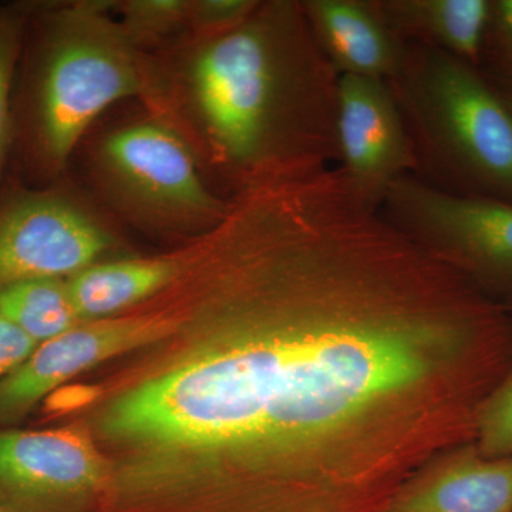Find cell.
<instances>
[{
	"instance_id": "obj_3",
	"label": "cell",
	"mask_w": 512,
	"mask_h": 512,
	"mask_svg": "<svg viewBox=\"0 0 512 512\" xmlns=\"http://www.w3.org/2000/svg\"><path fill=\"white\" fill-rule=\"evenodd\" d=\"M113 8L114 2H33L13 94L12 141L30 181L63 173L110 106L147 97L150 59L128 39Z\"/></svg>"
},
{
	"instance_id": "obj_24",
	"label": "cell",
	"mask_w": 512,
	"mask_h": 512,
	"mask_svg": "<svg viewBox=\"0 0 512 512\" xmlns=\"http://www.w3.org/2000/svg\"><path fill=\"white\" fill-rule=\"evenodd\" d=\"M0 512H5V511L0 510Z\"/></svg>"
},
{
	"instance_id": "obj_17",
	"label": "cell",
	"mask_w": 512,
	"mask_h": 512,
	"mask_svg": "<svg viewBox=\"0 0 512 512\" xmlns=\"http://www.w3.org/2000/svg\"><path fill=\"white\" fill-rule=\"evenodd\" d=\"M119 5L121 28L141 52L188 32L191 0H128Z\"/></svg>"
},
{
	"instance_id": "obj_8",
	"label": "cell",
	"mask_w": 512,
	"mask_h": 512,
	"mask_svg": "<svg viewBox=\"0 0 512 512\" xmlns=\"http://www.w3.org/2000/svg\"><path fill=\"white\" fill-rule=\"evenodd\" d=\"M336 143L335 170L373 211H380L392 185L416 168L402 114L384 80L339 76Z\"/></svg>"
},
{
	"instance_id": "obj_18",
	"label": "cell",
	"mask_w": 512,
	"mask_h": 512,
	"mask_svg": "<svg viewBox=\"0 0 512 512\" xmlns=\"http://www.w3.org/2000/svg\"><path fill=\"white\" fill-rule=\"evenodd\" d=\"M474 443L484 456H512V357L481 406Z\"/></svg>"
},
{
	"instance_id": "obj_20",
	"label": "cell",
	"mask_w": 512,
	"mask_h": 512,
	"mask_svg": "<svg viewBox=\"0 0 512 512\" xmlns=\"http://www.w3.org/2000/svg\"><path fill=\"white\" fill-rule=\"evenodd\" d=\"M485 45L493 47L495 56L508 70V80H512V0L491 2Z\"/></svg>"
},
{
	"instance_id": "obj_16",
	"label": "cell",
	"mask_w": 512,
	"mask_h": 512,
	"mask_svg": "<svg viewBox=\"0 0 512 512\" xmlns=\"http://www.w3.org/2000/svg\"><path fill=\"white\" fill-rule=\"evenodd\" d=\"M33 2L0 5V183L13 141V94Z\"/></svg>"
},
{
	"instance_id": "obj_22",
	"label": "cell",
	"mask_w": 512,
	"mask_h": 512,
	"mask_svg": "<svg viewBox=\"0 0 512 512\" xmlns=\"http://www.w3.org/2000/svg\"><path fill=\"white\" fill-rule=\"evenodd\" d=\"M498 86L500 87L494 86L495 90L503 97L505 104L512 113V80L504 79L503 82L498 83Z\"/></svg>"
},
{
	"instance_id": "obj_23",
	"label": "cell",
	"mask_w": 512,
	"mask_h": 512,
	"mask_svg": "<svg viewBox=\"0 0 512 512\" xmlns=\"http://www.w3.org/2000/svg\"><path fill=\"white\" fill-rule=\"evenodd\" d=\"M503 306L508 312L512 313V301L503 303Z\"/></svg>"
},
{
	"instance_id": "obj_19",
	"label": "cell",
	"mask_w": 512,
	"mask_h": 512,
	"mask_svg": "<svg viewBox=\"0 0 512 512\" xmlns=\"http://www.w3.org/2000/svg\"><path fill=\"white\" fill-rule=\"evenodd\" d=\"M258 5L259 0H191L188 35H222L245 22Z\"/></svg>"
},
{
	"instance_id": "obj_13",
	"label": "cell",
	"mask_w": 512,
	"mask_h": 512,
	"mask_svg": "<svg viewBox=\"0 0 512 512\" xmlns=\"http://www.w3.org/2000/svg\"><path fill=\"white\" fill-rule=\"evenodd\" d=\"M383 19L406 43L480 62L490 19L488 0H377Z\"/></svg>"
},
{
	"instance_id": "obj_1",
	"label": "cell",
	"mask_w": 512,
	"mask_h": 512,
	"mask_svg": "<svg viewBox=\"0 0 512 512\" xmlns=\"http://www.w3.org/2000/svg\"><path fill=\"white\" fill-rule=\"evenodd\" d=\"M202 237L194 353L106 414L200 461L177 512H386L474 441L507 320L338 171L238 195Z\"/></svg>"
},
{
	"instance_id": "obj_5",
	"label": "cell",
	"mask_w": 512,
	"mask_h": 512,
	"mask_svg": "<svg viewBox=\"0 0 512 512\" xmlns=\"http://www.w3.org/2000/svg\"><path fill=\"white\" fill-rule=\"evenodd\" d=\"M94 165L111 201L138 224L208 232L227 214L229 200L208 185L194 148L158 114L107 133Z\"/></svg>"
},
{
	"instance_id": "obj_11",
	"label": "cell",
	"mask_w": 512,
	"mask_h": 512,
	"mask_svg": "<svg viewBox=\"0 0 512 512\" xmlns=\"http://www.w3.org/2000/svg\"><path fill=\"white\" fill-rule=\"evenodd\" d=\"M386 512H512V456L474 441L437 454L397 490Z\"/></svg>"
},
{
	"instance_id": "obj_10",
	"label": "cell",
	"mask_w": 512,
	"mask_h": 512,
	"mask_svg": "<svg viewBox=\"0 0 512 512\" xmlns=\"http://www.w3.org/2000/svg\"><path fill=\"white\" fill-rule=\"evenodd\" d=\"M178 325L173 312L104 319L40 343L0 380V429H13L60 384L124 350L156 340Z\"/></svg>"
},
{
	"instance_id": "obj_9",
	"label": "cell",
	"mask_w": 512,
	"mask_h": 512,
	"mask_svg": "<svg viewBox=\"0 0 512 512\" xmlns=\"http://www.w3.org/2000/svg\"><path fill=\"white\" fill-rule=\"evenodd\" d=\"M103 481L99 453L77 431L0 429V510L72 512Z\"/></svg>"
},
{
	"instance_id": "obj_2",
	"label": "cell",
	"mask_w": 512,
	"mask_h": 512,
	"mask_svg": "<svg viewBox=\"0 0 512 512\" xmlns=\"http://www.w3.org/2000/svg\"><path fill=\"white\" fill-rule=\"evenodd\" d=\"M338 83L302 3L269 0L237 28L150 62L147 99L231 200L335 167Z\"/></svg>"
},
{
	"instance_id": "obj_4",
	"label": "cell",
	"mask_w": 512,
	"mask_h": 512,
	"mask_svg": "<svg viewBox=\"0 0 512 512\" xmlns=\"http://www.w3.org/2000/svg\"><path fill=\"white\" fill-rule=\"evenodd\" d=\"M387 84L412 144L414 177L447 194L512 202V113L474 64L406 43Z\"/></svg>"
},
{
	"instance_id": "obj_21",
	"label": "cell",
	"mask_w": 512,
	"mask_h": 512,
	"mask_svg": "<svg viewBox=\"0 0 512 512\" xmlns=\"http://www.w3.org/2000/svg\"><path fill=\"white\" fill-rule=\"evenodd\" d=\"M37 346L39 343L0 313V380L18 369Z\"/></svg>"
},
{
	"instance_id": "obj_15",
	"label": "cell",
	"mask_w": 512,
	"mask_h": 512,
	"mask_svg": "<svg viewBox=\"0 0 512 512\" xmlns=\"http://www.w3.org/2000/svg\"><path fill=\"white\" fill-rule=\"evenodd\" d=\"M0 313L39 345L80 323L67 281L60 278L30 279L0 289Z\"/></svg>"
},
{
	"instance_id": "obj_7",
	"label": "cell",
	"mask_w": 512,
	"mask_h": 512,
	"mask_svg": "<svg viewBox=\"0 0 512 512\" xmlns=\"http://www.w3.org/2000/svg\"><path fill=\"white\" fill-rule=\"evenodd\" d=\"M113 244L89 211L56 188L22 183L0 190V289L73 276Z\"/></svg>"
},
{
	"instance_id": "obj_12",
	"label": "cell",
	"mask_w": 512,
	"mask_h": 512,
	"mask_svg": "<svg viewBox=\"0 0 512 512\" xmlns=\"http://www.w3.org/2000/svg\"><path fill=\"white\" fill-rule=\"evenodd\" d=\"M320 52L339 76L392 79L406 42L387 26L377 0H302Z\"/></svg>"
},
{
	"instance_id": "obj_14",
	"label": "cell",
	"mask_w": 512,
	"mask_h": 512,
	"mask_svg": "<svg viewBox=\"0 0 512 512\" xmlns=\"http://www.w3.org/2000/svg\"><path fill=\"white\" fill-rule=\"evenodd\" d=\"M183 271L177 256L90 265L70 276L67 289L80 322L104 320L173 285Z\"/></svg>"
},
{
	"instance_id": "obj_6",
	"label": "cell",
	"mask_w": 512,
	"mask_h": 512,
	"mask_svg": "<svg viewBox=\"0 0 512 512\" xmlns=\"http://www.w3.org/2000/svg\"><path fill=\"white\" fill-rule=\"evenodd\" d=\"M380 214L485 295L512 301V202L447 194L406 175Z\"/></svg>"
}]
</instances>
